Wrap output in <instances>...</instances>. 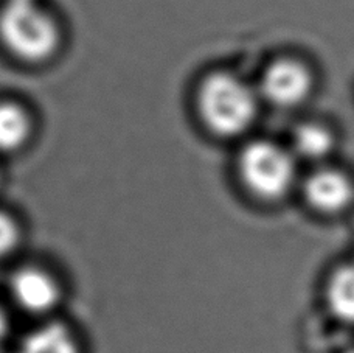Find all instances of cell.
<instances>
[{
  "mask_svg": "<svg viewBox=\"0 0 354 353\" xmlns=\"http://www.w3.org/2000/svg\"><path fill=\"white\" fill-rule=\"evenodd\" d=\"M303 193L309 204L322 213H339L354 199V184L346 173L333 167H320L308 176Z\"/></svg>",
  "mask_w": 354,
  "mask_h": 353,
  "instance_id": "obj_6",
  "label": "cell"
},
{
  "mask_svg": "<svg viewBox=\"0 0 354 353\" xmlns=\"http://www.w3.org/2000/svg\"><path fill=\"white\" fill-rule=\"evenodd\" d=\"M314 77L309 67L294 58L272 61L264 69L258 93L275 108H295L311 96Z\"/></svg>",
  "mask_w": 354,
  "mask_h": 353,
  "instance_id": "obj_4",
  "label": "cell"
},
{
  "mask_svg": "<svg viewBox=\"0 0 354 353\" xmlns=\"http://www.w3.org/2000/svg\"><path fill=\"white\" fill-rule=\"evenodd\" d=\"M8 287L15 304L35 316L52 313L62 299L59 279L41 264L28 263L12 271Z\"/></svg>",
  "mask_w": 354,
  "mask_h": 353,
  "instance_id": "obj_5",
  "label": "cell"
},
{
  "mask_svg": "<svg viewBox=\"0 0 354 353\" xmlns=\"http://www.w3.org/2000/svg\"><path fill=\"white\" fill-rule=\"evenodd\" d=\"M36 120L27 105L12 98L0 100V156H15L33 142Z\"/></svg>",
  "mask_w": 354,
  "mask_h": 353,
  "instance_id": "obj_7",
  "label": "cell"
},
{
  "mask_svg": "<svg viewBox=\"0 0 354 353\" xmlns=\"http://www.w3.org/2000/svg\"><path fill=\"white\" fill-rule=\"evenodd\" d=\"M64 44V30L52 10L37 0H5L0 6V46L27 66L52 61Z\"/></svg>",
  "mask_w": 354,
  "mask_h": 353,
  "instance_id": "obj_2",
  "label": "cell"
},
{
  "mask_svg": "<svg viewBox=\"0 0 354 353\" xmlns=\"http://www.w3.org/2000/svg\"><path fill=\"white\" fill-rule=\"evenodd\" d=\"M261 97L257 87L229 71L205 73L196 86L194 108L212 136L238 138L254 128Z\"/></svg>",
  "mask_w": 354,
  "mask_h": 353,
  "instance_id": "obj_1",
  "label": "cell"
},
{
  "mask_svg": "<svg viewBox=\"0 0 354 353\" xmlns=\"http://www.w3.org/2000/svg\"><path fill=\"white\" fill-rule=\"evenodd\" d=\"M236 173L245 190L261 201L283 199L297 182V157L283 145L254 138L236 156Z\"/></svg>",
  "mask_w": 354,
  "mask_h": 353,
  "instance_id": "obj_3",
  "label": "cell"
},
{
  "mask_svg": "<svg viewBox=\"0 0 354 353\" xmlns=\"http://www.w3.org/2000/svg\"><path fill=\"white\" fill-rule=\"evenodd\" d=\"M6 332H8V318H6L3 308L0 307V343L5 339Z\"/></svg>",
  "mask_w": 354,
  "mask_h": 353,
  "instance_id": "obj_12",
  "label": "cell"
},
{
  "mask_svg": "<svg viewBox=\"0 0 354 353\" xmlns=\"http://www.w3.org/2000/svg\"><path fill=\"white\" fill-rule=\"evenodd\" d=\"M2 182H3V173H2V168H0V187H2Z\"/></svg>",
  "mask_w": 354,
  "mask_h": 353,
  "instance_id": "obj_13",
  "label": "cell"
},
{
  "mask_svg": "<svg viewBox=\"0 0 354 353\" xmlns=\"http://www.w3.org/2000/svg\"><path fill=\"white\" fill-rule=\"evenodd\" d=\"M24 242V228L19 218L6 209H0V262L8 260Z\"/></svg>",
  "mask_w": 354,
  "mask_h": 353,
  "instance_id": "obj_11",
  "label": "cell"
},
{
  "mask_svg": "<svg viewBox=\"0 0 354 353\" xmlns=\"http://www.w3.org/2000/svg\"><path fill=\"white\" fill-rule=\"evenodd\" d=\"M326 302L340 323L354 324V264L333 271L326 283Z\"/></svg>",
  "mask_w": 354,
  "mask_h": 353,
  "instance_id": "obj_9",
  "label": "cell"
},
{
  "mask_svg": "<svg viewBox=\"0 0 354 353\" xmlns=\"http://www.w3.org/2000/svg\"><path fill=\"white\" fill-rule=\"evenodd\" d=\"M334 137L331 131L319 123H303L294 131L292 153L309 162H320L331 154Z\"/></svg>",
  "mask_w": 354,
  "mask_h": 353,
  "instance_id": "obj_10",
  "label": "cell"
},
{
  "mask_svg": "<svg viewBox=\"0 0 354 353\" xmlns=\"http://www.w3.org/2000/svg\"><path fill=\"white\" fill-rule=\"evenodd\" d=\"M17 353H80V347L67 325L47 323L22 339Z\"/></svg>",
  "mask_w": 354,
  "mask_h": 353,
  "instance_id": "obj_8",
  "label": "cell"
}]
</instances>
